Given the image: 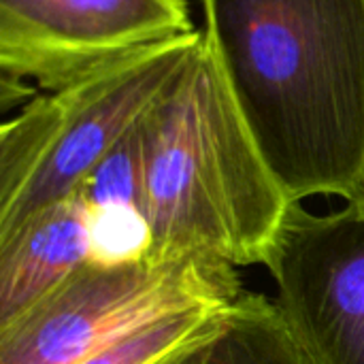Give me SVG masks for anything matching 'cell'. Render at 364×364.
Masks as SVG:
<instances>
[{
	"instance_id": "11",
	"label": "cell",
	"mask_w": 364,
	"mask_h": 364,
	"mask_svg": "<svg viewBox=\"0 0 364 364\" xmlns=\"http://www.w3.org/2000/svg\"><path fill=\"white\" fill-rule=\"evenodd\" d=\"M207 346V343H205ZM203 346V348H205ZM203 348H198V350H194V352H188V354H183L181 358H177L175 363L171 364H200V358H203Z\"/></svg>"
},
{
	"instance_id": "5",
	"label": "cell",
	"mask_w": 364,
	"mask_h": 364,
	"mask_svg": "<svg viewBox=\"0 0 364 364\" xmlns=\"http://www.w3.org/2000/svg\"><path fill=\"white\" fill-rule=\"evenodd\" d=\"M192 32L188 0H0L2 107Z\"/></svg>"
},
{
	"instance_id": "7",
	"label": "cell",
	"mask_w": 364,
	"mask_h": 364,
	"mask_svg": "<svg viewBox=\"0 0 364 364\" xmlns=\"http://www.w3.org/2000/svg\"><path fill=\"white\" fill-rule=\"evenodd\" d=\"M92 260V220L83 198L43 209L0 241V328L9 326Z\"/></svg>"
},
{
	"instance_id": "10",
	"label": "cell",
	"mask_w": 364,
	"mask_h": 364,
	"mask_svg": "<svg viewBox=\"0 0 364 364\" xmlns=\"http://www.w3.org/2000/svg\"><path fill=\"white\" fill-rule=\"evenodd\" d=\"M232 305V303H230ZM230 305H200L158 318L77 364H171L209 343Z\"/></svg>"
},
{
	"instance_id": "3",
	"label": "cell",
	"mask_w": 364,
	"mask_h": 364,
	"mask_svg": "<svg viewBox=\"0 0 364 364\" xmlns=\"http://www.w3.org/2000/svg\"><path fill=\"white\" fill-rule=\"evenodd\" d=\"M192 32L38 92L0 126V241L73 196L203 45Z\"/></svg>"
},
{
	"instance_id": "8",
	"label": "cell",
	"mask_w": 364,
	"mask_h": 364,
	"mask_svg": "<svg viewBox=\"0 0 364 364\" xmlns=\"http://www.w3.org/2000/svg\"><path fill=\"white\" fill-rule=\"evenodd\" d=\"M77 194L90 209L94 262L119 264L151 256L141 122L87 175Z\"/></svg>"
},
{
	"instance_id": "6",
	"label": "cell",
	"mask_w": 364,
	"mask_h": 364,
	"mask_svg": "<svg viewBox=\"0 0 364 364\" xmlns=\"http://www.w3.org/2000/svg\"><path fill=\"white\" fill-rule=\"evenodd\" d=\"M264 267L309 364H364V203L326 215L294 203Z\"/></svg>"
},
{
	"instance_id": "1",
	"label": "cell",
	"mask_w": 364,
	"mask_h": 364,
	"mask_svg": "<svg viewBox=\"0 0 364 364\" xmlns=\"http://www.w3.org/2000/svg\"><path fill=\"white\" fill-rule=\"evenodd\" d=\"M205 43L292 203H364V0H200Z\"/></svg>"
},
{
	"instance_id": "4",
	"label": "cell",
	"mask_w": 364,
	"mask_h": 364,
	"mask_svg": "<svg viewBox=\"0 0 364 364\" xmlns=\"http://www.w3.org/2000/svg\"><path fill=\"white\" fill-rule=\"evenodd\" d=\"M243 292L237 269L207 254L90 260L0 328V364H77L158 318Z\"/></svg>"
},
{
	"instance_id": "9",
	"label": "cell",
	"mask_w": 364,
	"mask_h": 364,
	"mask_svg": "<svg viewBox=\"0 0 364 364\" xmlns=\"http://www.w3.org/2000/svg\"><path fill=\"white\" fill-rule=\"evenodd\" d=\"M200 364H309L290 335L277 303L243 292L226 311Z\"/></svg>"
},
{
	"instance_id": "2",
	"label": "cell",
	"mask_w": 364,
	"mask_h": 364,
	"mask_svg": "<svg viewBox=\"0 0 364 364\" xmlns=\"http://www.w3.org/2000/svg\"><path fill=\"white\" fill-rule=\"evenodd\" d=\"M141 130L151 256L264 264L294 203L267 166L205 38Z\"/></svg>"
}]
</instances>
